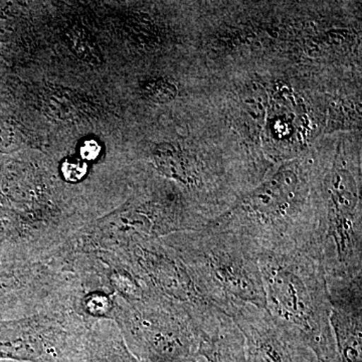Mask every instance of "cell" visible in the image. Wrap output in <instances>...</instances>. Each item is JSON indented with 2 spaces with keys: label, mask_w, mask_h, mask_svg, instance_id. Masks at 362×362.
Returning a JSON list of instances; mask_svg holds the SVG:
<instances>
[{
  "label": "cell",
  "mask_w": 362,
  "mask_h": 362,
  "mask_svg": "<svg viewBox=\"0 0 362 362\" xmlns=\"http://www.w3.org/2000/svg\"><path fill=\"white\" fill-rule=\"evenodd\" d=\"M320 185L296 168L279 170L209 223L251 240L259 251L318 247Z\"/></svg>",
  "instance_id": "obj_1"
},
{
  "label": "cell",
  "mask_w": 362,
  "mask_h": 362,
  "mask_svg": "<svg viewBox=\"0 0 362 362\" xmlns=\"http://www.w3.org/2000/svg\"><path fill=\"white\" fill-rule=\"evenodd\" d=\"M266 310L321 362H339L331 327L327 280L318 247L259 252Z\"/></svg>",
  "instance_id": "obj_2"
},
{
  "label": "cell",
  "mask_w": 362,
  "mask_h": 362,
  "mask_svg": "<svg viewBox=\"0 0 362 362\" xmlns=\"http://www.w3.org/2000/svg\"><path fill=\"white\" fill-rule=\"evenodd\" d=\"M164 244L182 262L207 303L228 315L233 305L266 308L259 250L251 240L206 226L175 235Z\"/></svg>",
  "instance_id": "obj_3"
},
{
  "label": "cell",
  "mask_w": 362,
  "mask_h": 362,
  "mask_svg": "<svg viewBox=\"0 0 362 362\" xmlns=\"http://www.w3.org/2000/svg\"><path fill=\"white\" fill-rule=\"evenodd\" d=\"M317 244L326 280L362 276L361 181L349 169L335 168L320 183Z\"/></svg>",
  "instance_id": "obj_4"
},
{
  "label": "cell",
  "mask_w": 362,
  "mask_h": 362,
  "mask_svg": "<svg viewBox=\"0 0 362 362\" xmlns=\"http://www.w3.org/2000/svg\"><path fill=\"white\" fill-rule=\"evenodd\" d=\"M192 307L151 293L133 301L126 315L130 350L149 362H180L199 356Z\"/></svg>",
  "instance_id": "obj_5"
},
{
  "label": "cell",
  "mask_w": 362,
  "mask_h": 362,
  "mask_svg": "<svg viewBox=\"0 0 362 362\" xmlns=\"http://www.w3.org/2000/svg\"><path fill=\"white\" fill-rule=\"evenodd\" d=\"M228 315L244 337L247 362H308L315 356L266 309L250 304L233 305Z\"/></svg>",
  "instance_id": "obj_6"
},
{
  "label": "cell",
  "mask_w": 362,
  "mask_h": 362,
  "mask_svg": "<svg viewBox=\"0 0 362 362\" xmlns=\"http://www.w3.org/2000/svg\"><path fill=\"white\" fill-rule=\"evenodd\" d=\"M339 362H362V276L327 281Z\"/></svg>",
  "instance_id": "obj_7"
},
{
  "label": "cell",
  "mask_w": 362,
  "mask_h": 362,
  "mask_svg": "<svg viewBox=\"0 0 362 362\" xmlns=\"http://www.w3.org/2000/svg\"><path fill=\"white\" fill-rule=\"evenodd\" d=\"M199 356L209 362H247L244 337L232 317L221 312L206 324Z\"/></svg>",
  "instance_id": "obj_8"
},
{
  "label": "cell",
  "mask_w": 362,
  "mask_h": 362,
  "mask_svg": "<svg viewBox=\"0 0 362 362\" xmlns=\"http://www.w3.org/2000/svg\"><path fill=\"white\" fill-rule=\"evenodd\" d=\"M0 359L32 362H69L61 351L33 337L20 323H0Z\"/></svg>",
  "instance_id": "obj_9"
},
{
  "label": "cell",
  "mask_w": 362,
  "mask_h": 362,
  "mask_svg": "<svg viewBox=\"0 0 362 362\" xmlns=\"http://www.w3.org/2000/svg\"><path fill=\"white\" fill-rule=\"evenodd\" d=\"M77 362H149L136 356L122 338L95 339L90 342Z\"/></svg>",
  "instance_id": "obj_10"
},
{
  "label": "cell",
  "mask_w": 362,
  "mask_h": 362,
  "mask_svg": "<svg viewBox=\"0 0 362 362\" xmlns=\"http://www.w3.org/2000/svg\"><path fill=\"white\" fill-rule=\"evenodd\" d=\"M145 92L154 101L166 102L175 98L176 88L168 81L156 80L145 86Z\"/></svg>",
  "instance_id": "obj_11"
},
{
  "label": "cell",
  "mask_w": 362,
  "mask_h": 362,
  "mask_svg": "<svg viewBox=\"0 0 362 362\" xmlns=\"http://www.w3.org/2000/svg\"><path fill=\"white\" fill-rule=\"evenodd\" d=\"M63 175L68 181H78L82 180L87 171V166L85 162L73 159V160H66L62 168Z\"/></svg>",
  "instance_id": "obj_12"
},
{
  "label": "cell",
  "mask_w": 362,
  "mask_h": 362,
  "mask_svg": "<svg viewBox=\"0 0 362 362\" xmlns=\"http://www.w3.org/2000/svg\"><path fill=\"white\" fill-rule=\"evenodd\" d=\"M100 152H101L100 145L94 140L86 141L81 147V156L86 160H94L100 156Z\"/></svg>",
  "instance_id": "obj_13"
},
{
  "label": "cell",
  "mask_w": 362,
  "mask_h": 362,
  "mask_svg": "<svg viewBox=\"0 0 362 362\" xmlns=\"http://www.w3.org/2000/svg\"><path fill=\"white\" fill-rule=\"evenodd\" d=\"M180 362H209L207 359L204 358L201 356H197L195 357H192V358L187 359V361H183Z\"/></svg>",
  "instance_id": "obj_14"
},
{
  "label": "cell",
  "mask_w": 362,
  "mask_h": 362,
  "mask_svg": "<svg viewBox=\"0 0 362 362\" xmlns=\"http://www.w3.org/2000/svg\"><path fill=\"white\" fill-rule=\"evenodd\" d=\"M308 362H321V361H319V359L317 358V357L315 356H313L311 357L310 359H309Z\"/></svg>",
  "instance_id": "obj_15"
}]
</instances>
